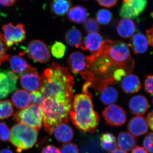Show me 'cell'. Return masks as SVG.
I'll use <instances>...</instances> for the list:
<instances>
[{
  "label": "cell",
  "instance_id": "obj_1",
  "mask_svg": "<svg viewBox=\"0 0 153 153\" xmlns=\"http://www.w3.org/2000/svg\"><path fill=\"white\" fill-rule=\"evenodd\" d=\"M40 91L44 98L58 99L72 101L74 78L67 68L53 62L41 76Z\"/></svg>",
  "mask_w": 153,
  "mask_h": 153
},
{
  "label": "cell",
  "instance_id": "obj_2",
  "mask_svg": "<svg viewBox=\"0 0 153 153\" xmlns=\"http://www.w3.org/2000/svg\"><path fill=\"white\" fill-rule=\"evenodd\" d=\"M91 93L88 91L73 96L69 117L72 123L80 131L93 133L100 118L94 109Z\"/></svg>",
  "mask_w": 153,
  "mask_h": 153
},
{
  "label": "cell",
  "instance_id": "obj_3",
  "mask_svg": "<svg viewBox=\"0 0 153 153\" xmlns=\"http://www.w3.org/2000/svg\"><path fill=\"white\" fill-rule=\"evenodd\" d=\"M72 102L50 97L44 99L40 106L44 129L47 133L52 135L57 125L69 122Z\"/></svg>",
  "mask_w": 153,
  "mask_h": 153
},
{
  "label": "cell",
  "instance_id": "obj_4",
  "mask_svg": "<svg viewBox=\"0 0 153 153\" xmlns=\"http://www.w3.org/2000/svg\"><path fill=\"white\" fill-rule=\"evenodd\" d=\"M98 51L107 56L117 68L124 69L127 74L133 70L134 61L128 45L125 42L110 40L103 41Z\"/></svg>",
  "mask_w": 153,
  "mask_h": 153
},
{
  "label": "cell",
  "instance_id": "obj_5",
  "mask_svg": "<svg viewBox=\"0 0 153 153\" xmlns=\"http://www.w3.org/2000/svg\"><path fill=\"white\" fill-rule=\"evenodd\" d=\"M38 131L32 127L21 123L16 124L10 131V141L20 153L33 147L38 140Z\"/></svg>",
  "mask_w": 153,
  "mask_h": 153
},
{
  "label": "cell",
  "instance_id": "obj_6",
  "mask_svg": "<svg viewBox=\"0 0 153 153\" xmlns=\"http://www.w3.org/2000/svg\"><path fill=\"white\" fill-rule=\"evenodd\" d=\"M86 60L88 70L94 78L93 83L97 80L112 77L114 71L118 68L107 56L98 51L86 57Z\"/></svg>",
  "mask_w": 153,
  "mask_h": 153
},
{
  "label": "cell",
  "instance_id": "obj_7",
  "mask_svg": "<svg viewBox=\"0 0 153 153\" xmlns=\"http://www.w3.org/2000/svg\"><path fill=\"white\" fill-rule=\"evenodd\" d=\"M43 114L40 105H31L25 109L16 112L13 115L14 120L24 124L38 131L43 126Z\"/></svg>",
  "mask_w": 153,
  "mask_h": 153
},
{
  "label": "cell",
  "instance_id": "obj_8",
  "mask_svg": "<svg viewBox=\"0 0 153 153\" xmlns=\"http://www.w3.org/2000/svg\"><path fill=\"white\" fill-rule=\"evenodd\" d=\"M69 68L73 74H81L86 82L92 84L94 78L88 70L86 57L81 52H72L68 58Z\"/></svg>",
  "mask_w": 153,
  "mask_h": 153
},
{
  "label": "cell",
  "instance_id": "obj_9",
  "mask_svg": "<svg viewBox=\"0 0 153 153\" xmlns=\"http://www.w3.org/2000/svg\"><path fill=\"white\" fill-rule=\"evenodd\" d=\"M113 77L105 78L98 81L94 85L99 94L100 101L105 105L113 104L117 100L118 94L114 87L110 85L116 84Z\"/></svg>",
  "mask_w": 153,
  "mask_h": 153
},
{
  "label": "cell",
  "instance_id": "obj_10",
  "mask_svg": "<svg viewBox=\"0 0 153 153\" xmlns=\"http://www.w3.org/2000/svg\"><path fill=\"white\" fill-rule=\"evenodd\" d=\"M4 38L8 48L13 47L14 44L21 43L26 38L25 26L22 24L13 26L12 23L3 25Z\"/></svg>",
  "mask_w": 153,
  "mask_h": 153
},
{
  "label": "cell",
  "instance_id": "obj_11",
  "mask_svg": "<svg viewBox=\"0 0 153 153\" xmlns=\"http://www.w3.org/2000/svg\"><path fill=\"white\" fill-rule=\"evenodd\" d=\"M27 52L31 59L38 63H47L51 58L49 48L44 42L39 40H33L29 43Z\"/></svg>",
  "mask_w": 153,
  "mask_h": 153
},
{
  "label": "cell",
  "instance_id": "obj_12",
  "mask_svg": "<svg viewBox=\"0 0 153 153\" xmlns=\"http://www.w3.org/2000/svg\"><path fill=\"white\" fill-rule=\"evenodd\" d=\"M147 3V0H123L120 16L123 18L135 19L144 11Z\"/></svg>",
  "mask_w": 153,
  "mask_h": 153
},
{
  "label": "cell",
  "instance_id": "obj_13",
  "mask_svg": "<svg viewBox=\"0 0 153 153\" xmlns=\"http://www.w3.org/2000/svg\"><path fill=\"white\" fill-rule=\"evenodd\" d=\"M102 116L108 125L120 126L125 123L127 116L123 108L115 104L106 107L102 111Z\"/></svg>",
  "mask_w": 153,
  "mask_h": 153
},
{
  "label": "cell",
  "instance_id": "obj_14",
  "mask_svg": "<svg viewBox=\"0 0 153 153\" xmlns=\"http://www.w3.org/2000/svg\"><path fill=\"white\" fill-rule=\"evenodd\" d=\"M19 78L21 86L26 91L32 92L40 90L41 78L36 68L30 67L20 74Z\"/></svg>",
  "mask_w": 153,
  "mask_h": 153
},
{
  "label": "cell",
  "instance_id": "obj_15",
  "mask_svg": "<svg viewBox=\"0 0 153 153\" xmlns=\"http://www.w3.org/2000/svg\"><path fill=\"white\" fill-rule=\"evenodd\" d=\"M18 76L13 71H0V99L5 98L17 89Z\"/></svg>",
  "mask_w": 153,
  "mask_h": 153
},
{
  "label": "cell",
  "instance_id": "obj_16",
  "mask_svg": "<svg viewBox=\"0 0 153 153\" xmlns=\"http://www.w3.org/2000/svg\"><path fill=\"white\" fill-rule=\"evenodd\" d=\"M127 128L128 132L136 137L146 134L149 131L146 119L142 116L133 117L129 122Z\"/></svg>",
  "mask_w": 153,
  "mask_h": 153
},
{
  "label": "cell",
  "instance_id": "obj_17",
  "mask_svg": "<svg viewBox=\"0 0 153 153\" xmlns=\"http://www.w3.org/2000/svg\"><path fill=\"white\" fill-rule=\"evenodd\" d=\"M129 108L132 114L137 116L143 115L149 108V102L144 96L137 95L133 97L130 100Z\"/></svg>",
  "mask_w": 153,
  "mask_h": 153
},
{
  "label": "cell",
  "instance_id": "obj_18",
  "mask_svg": "<svg viewBox=\"0 0 153 153\" xmlns=\"http://www.w3.org/2000/svg\"><path fill=\"white\" fill-rule=\"evenodd\" d=\"M103 41L102 37L98 33H89L82 41L80 47L82 50H88L94 54L98 51Z\"/></svg>",
  "mask_w": 153,
  "mask_h": 153
},
{
  "label": "cell",
  "instance_id": "obj_19",
  "mask_svg": "<svg viewBox=\"0 0 153 153\" xmlns=\"http://www.w3.org/2000/svg\"><path fill=\"white\" fill-rule=\"evenodd\" d=\"M53 134L57 141L63 143L70 142L74 136L73 129L67 123H61L57 125L54 129Z\"/></svg>",
  "mask_w": 153,
  "mask_h": 153
},
{
  "label": "cell",
  "instance_id": "obj_20",
  "mask_svg": "<svg viewBox=\"0 0 153 153\" xmlns=\"http://www.w3.org/2000/svg\"><path fill=\"white\" fill-rule=\"evenodd\" d=\"M137 140L128 132H121L117 137V147L120 149L126 152L131 151L136 146Z\"/></svg>",
  "mask_w": 153,
  "mask_h": 153
},
{
  "label": "cell",
  "instance_id": "obj_21",
  "mask_svg": "<svg viewBox=\"0 0 153 153\" xmlns=\"http://www.w3.org/2000/svg\"><path fill=\"white\" fill-rule=\"evenodd\" d=\"M130 47L135 54H143L147 50L148 43L146 36L141 33L134 34L129 42Z\"/></svg>",
  "mask_w": 153,
  "mask_h": 153
},
{
  "label": "cell",
  "instance_id": "obj_22",
  "mask_svg": "<svg viewBox=\"0 0 153 153\" xmlns=\"http://www.w3.org/2000/svg\"><path fill=\"white\" fill-rule=\"evenodd\" d=\"M141 86L139 78L137 75L131 73L126 74L122 81V88L126 93H136L140 89Z\"/></svg>",
  "mask_w": 153,
  "mask_h": 153
},
{
  "label": "cell",
  "instance_id": "obj_23",
  "mask_svg": "<svg viewBox=\"0 0 153 153\" xmlns=\"http://www.w3.org/2000/svg\"><path fill=\"white\" fill-rule=\"evenodd\" d=\"M136 28L135 24L131 19L123 18L118 24L117 31L122 38H130L135 33Z\"/></svg>",
  "mask_w": 153,
  "mask_h": 153
},
{
  "label": "cell",
  "instance_id": "obj_24",
  "mask_svg": "<svg viewBox=\"0 0 153 153\" xmlns=\"http://www.w3.org/2000/svg\"><path fill=\"white\" fill-rule=\"evenodd\" d=\"M12 103L19 109H23L30 106L31 103L30 94L25 90L16 91L11 98Z\"/></svg>",
  "mask_w": 153,
  "mask_h": 153
},
{
  "label": "cell",
  "instance_id": "obj_25",
  "mask_svg": "<svg viewBox=\"0 0 153 153\" xmlns=\"http://www.w3.org/2000/svg\"><path fill=\"white\" fill-rule=\"evenodd\" d=\"M68 19L77 24L84 23L87 20L88 12L86 9L81 6H76L71 8L67 13Z\"/></svg>",
  "mask_w": 153,
  "mask_h": 153
},
{
  "label": "cell",
  "instance_id": "obj_26",
  "mask_svg": "<svg viewBox=\"0 0 153 153\" xmlns=\"http://www.w3.org/2000/svg\"><path fill=\"white\" fill-rule=\"evenodd\" d=\"M10 63L13 72L16 74H22L31 67L21 55H15L11 57Z\"/></svg>",
  "mask_w": 153,
  "mask_h": 153
},
{
  "label": "cell",
  "instance_id": "obj_27",
  "mask_svg": "<svg viewBox=\"0 0 153 153\" xmlns=\"http://www.w3.org/2000/svg\"><path fill=\"white\" fill-rule=\"evenodd\" d=\"M72 4L71 0H52L51 9L52 13L58 16H63L68 13Z\"/></svg>",
  "mask_w": 153,
  "mask_h": 153
},
{
  "label": "cell",
  "instance_id": "obj_28",
  "mask_svg": "<svg viewBox=\"0 0 153 153\" xmlns=\"http://www.w3.org/2000/svg\"><path fill=\"white\" fill-rule=\"evenodd\" d=\"M65 40L67 44L71 47L79 48L82 41V33L76 28H71L66 33Z\"/></svg>",
  "mask_w": 153,
  "mask_h": 153
},
{
  "label": "cell",
  "instance_id": "obj_29",
  "mask_svg": "<svg viewBox=\"0 0 153 153\" xmlns=\"http://www.w3.org/2000/svg\"><path fill=\"white\" fill-rule=\"evenodd\" d=\"M100 143L102 149L109 152L117 149L116 140L114 136L110 133L102 134L100 137Z\"/></svg>",
  "mask_w": 153,
  "mask_h": 153
},
{
  "label": "cell",
  "instance_id": "obj_30",
  "mask_svg": "<svg viewBox=\"0 0 153 153\" xmlns=\"http://www.w3.org/2000/svg\"><path fill=\"white\" fill-rule=\"evenodd\" d=\"M13 112V104L10 100H0V119H6L10 117Z\"/></svg>",
  "mask_w": 153,
  "mask_h": 153
},
{
  "label": "cell",
  "instance_id": "obj_31",
  "mask_svg": "<svg viewBox=\"0 0 153 153\" xmlns=\"http://www.w3.org/2000/svg\"><path fill=\"white\" fill-rule=\"evenodd\" d=\"M112 19V13L110 11L106 9H101L97 13L96 20L100 25H108L111 22Z\"/></svg>",
  "mask_w": 153,
  "mask_h": 153
},
{
  "label": "cell",
  "instance_id": "obj_32",
  "mask_svg": "<svg viewBox=\"0 0 153 153\" xmlns=\"http://www.w3.org/2000/svg\"><path fill=\"white\" fill-rule=\"evenodd\" d=\"M66 47L61 42L56 41L51 47L52 55L57 59L62 58L65 55Z\"/></svg>",
  "mask_w": 153,
  "mask_h": 153
},
{
  "label": "cell",
  "instance_id": "obj_33",
  "mask_svg": "<svg viewBox=\"0 0 153 153\" xmlns=\"http://www.w3.org/2000/svg\"><path fill=\"white\" fill-rule=\"evenodd\" d=\"M84 28L87 33H98L100 29L99 24L94 18H89L84 22Z\"/></svg>",
  "mask_w": 153,
  "mask_h": 153
},
{
  "label": "cell",
  "instance_id": "obj_34",
  "mask_svg": "<svg viewBox=\"0 0 153 153\" xmlns=\"http://www.w3.org/2000/svg\"><path fill=\"white\" fill-rule=\"evenodd\" d=\"M8 47L6 46L4 36L0 33V65L10 58V55L7 53Z\"/></svg>",
  "mask_w": 153,
  "mask_h": 153
},
{
  "label": "cell",
  "instance_id": "obj_35",
  "mask_svg": "<svg viewBox=\"0 0 153 153\" xmlns=\"http://www.w3.org/2000/svg\"><path fill=\"white\" fill-rule=\"evenodd\" d=\"M60 153H79V149L75 144L73 143H64L60 147Z\"/></svg>",
  "mask_w": 153,
  "mask_h": 153
},
{
  "label": "cell",
  "instance_id": "obj_36",
  "mask_svg": "<svg viewBox=\"0 0 153 153\" xmlns=\"http://www.w3.org/2000/svg\"><path fill=\"white\" fill-rule=\"evenodd\" d=\"M10 131L5 123L0 122V140L3 141L10 140Z\"/></svg>",
  "mask_w": 153,
  "mask_h": 153
},
{
  "label": "cell",
  "instance_id": "obj_37",
  "mask_svg": "<svg viewBox=\"0 0 153 153\" xmlns=\"http://www.w3.org/2000/svg\"><path fill=\"white\" fill-rule=\"evenodd\" d=\"M31 103L35 105H40L44 100V97L40 91H33L30 94Z\"/></svg>",
  "mask_w": 153,
  "mask_h": 153
},
{
  "label": "cell",
  "instance_id": "obj_38",
  "mask_svg": "<svg viewBox=\"0 0 153 153\" xmlns=\"http://www.w3.org/2000/svg\"><path fill=\"white\" fill-rule=\"evenodd\" d=\"M144 149L148 152L153 153V133L150 132L146 136L143 142Z\"/></svg>",
  "mask_w": 153,
  "mask_h": 153
},
{
  "label": "cell",
  "instance_id": "obj_39",
  "mask_svg": "<svg viewBox=\"0 0 153 153\" xmlns=\"http://www.w3.org/2000/svg\"><path fill=\"white\" fill-rule=\"evenodd\" d=\"M153 76L151 74H149L146 76L144 82L145 90L146 92L153 94Z\"/></svg>",
  "mask_w": 153,
  "mask_h": 153
},
{
  "label": "cell",
  "instance_id": "obj_40",
  "mask_svg": "<svg viewBox=\"0 0 153 153\" xmlns=\"http://www.w3.org/2000/svg\"><path fill=\"white\" fill-rule=\"evenodd\" d=\"M126 74V72L124 69L118 68L114 71L112 76L114 80L118 82L119 81H120L123 77H124Z\"/></svg>",
  "mask_w": 153,
  "mask_h": 153
},
{
  "label": "cell",
  "instance_id": "obj_41",
  "mask_svg": "<svg viewBox=\"0 0 153 153\" xmlns=\"http://www.w3.org/2000/svg\"><path fill=\"white\" fill-rule=\"evenodd\" d=\"M97 3L102 7L111 8L116 4L118 0H96Z\"/></svg>",
  "mask_w": 153,
  "mask_h": 153
},
{
  "label": "cell",
  "instance_id": "obj_42",
  "mask_svg": "<svg viewBox=\"0 0 153 153\" xmlns=\"http://www.w3.org/2000/svg\"><path fill=\"white\" fill-rule=\"evenodd\" d=\"M41 153H60L59 149L52 145H49L44 147Z\"/></svg>",
  "mask_w": 153,
  "mask_h": 153
},
{
  "label": "cell",
  "instance_id": "obj_43",
  "mask_svg": "<svg viewBox=\"0 0 153 153\" xmlns=\"http://www.w3.org/2000/svg\"><path fill=\"white\" fill-rule=\"evenodd\" d=\"M153 28L152 27L150 28L149 29L147 30L146 32V38L147 40L148 44L151 46H153Z\"/></svg>",
  "mask_w": 153,
  "mask_h": 153
},
{
  "label": "cell",
  "instance_id": "obj_44",
  "mask_svg": "<svg viewBox=\"0 0 153 153\" xmlns=\"http://www.w3.org/2000/svg\"><path fill=\"white\" fill-rule=\"evenodd\" d=\"M153 111H150L148 114L147 116L146 121L148 125V126L150 128L151 130H153Z\"/></svg>",
  "mask_w": 153,
  "mask_h": 153
},
{
  "label": "cell",
  "instance_id": "obj_45",
  "mask_svg": "<svg viewBox=\"0 0 153 153\" xmlns=\"http://www.w3.org/2000/svg\"><path fill=\"white\" fill-rule=\"evenodd\" d=\"M17 0H0V5L2 7H8L13 5Z\"/></svg>",
  "mask_w": 153,
  "mask_h": 153
},
{
  "label": "cell",
  "instance_id": "obj_46",
  "mask_svg": "<svg viewBox=\"0 0 153 153\" xmlns=\"http://www.w3.org/2000/svg\"><path fill=\"white\" fill-rule=\"evenodd\" d=\"M131 151V153H148L144 148L139 146H136Z\"/></svg>",
  "mask_w": 153,
  "mask_h": 153
},
{
  "label": "cell",
  "instance_id": "obj_47",
  "mask_svg": "<svg viewBox=\"0 0 153 153\" xmlns=\"http://www.w3.org/2000/svg\"><path fill=\"white\" fill-rule=\"evenodd\" d=\"M0 153H13V152L11 150L7 149H4L0 151Z\"/></svg>",
  "mask_w": 153,
  "mask_h": 153
},
{
  "label": "cell",
  "instance_id": "obj_48",
  "mask_svg": "<svg viewBox=\"0 0 153 153\" xmlns=\"http://www.w3.org/2000/svg\"><path fill=\"white\" fill-rule=\"evenodd\" d=\"M111 153H127L126 152H124V151L121 150L120 149H116L113 152H111Z\"/></svg>",
  "mask_w": 153,
  "mask_h": 153
},
{
  "label": "cell",
  "instance_id": "obj_49",
  "mask_svg": "<svg viewBox=\"0 0 153 153\" xmlns=\"http://www.w3.org/2000/svg\"><path fill=\"white\" fill-rule=\"evenodd\" d=\"M82 1H89V0H82Z\"/></svg>",
  "mask_w": 153,
  "mask_h": 153
}]
</instances>
